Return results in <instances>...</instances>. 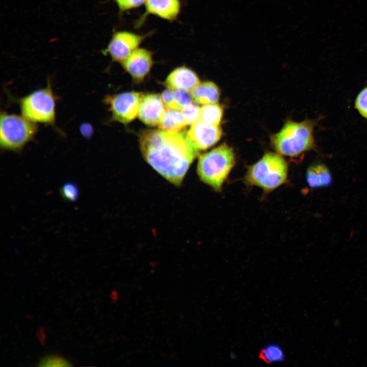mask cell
<instances>
[{
    "label": "cell",
    "mask_w": 367,
    "mask_h": 367,
    "mask_svg": "<svg viewBox=\"0 0 367 367\" xmlns=\"http://www.w3.org/2000/svg\"><path fill=\"white\" fill-rule=\"evenodd\" d=\"M260 358L266 363L281 362L284 358L281 348L277 345H271L265 347L259 353Z\"/></svg>",
    "instance_id": "18"
},
{
    "label": "cell",
    "mask_w": 367,
    "mask_h": 367,
    "mask_svg": "<svg viewBox=\"0 0 367 367\" xmlns=\"http://www.w3.org/2000/svg\"><path fill=\"white\" fill-rule=\"evenodd\" d=\"M38 366H70V362L63 357L57 354H48L42 357Z\"/></svg>",
    "instance_id": "19"
},
{
    "label": "cell",
    "mask_w": 367,
    "mask_h": 367,
    "mask_svg": "<svg viewBox=\"0 0 367 367\" xmlns=\"http://www.w3.org/2000/svg\"><path fill=\"white\" fill-rule=\"evenodd\" d=\"M306 177L308 186L311 188L326 187L332 181V176L329 169L322 163L310 166L307 170Z\"/></svg>",
    "instance_id": "15"
},
{
    "label": "cell",
    "mask_w": 367,
    "mask_h": 367,
    "mask_svg": "<svg viewBox=\"0 0 367 367\" xmlns=\"http://www.w3.org/2000/svg\"><path fill=\"white\" fill-rule=\"evenodd\" d=\"M121 64L136 81H141L149 73L153 64V54L146 48L138 47Z\"/></svg>",
    "instance_id": "10"
},
{
    "label": "cell",
    "mask_w": 367,
    "mask_h": 367,
    "mask_svg": "<svg viewBox=\"0 0 367 367\" xmlns=\"http://www.w3.org/2000/svg\"><path fill=\"white\" fill-rule=\"evenodd\" d=\"M35 123L24 116L1 114L0 144L5 150L19 151L35 135Z\"/></svg>",
    "instance_id": "5"
},
{
    "label": "cell",
    "mask_w": 367,
    "mask_h": 367,
    "mask_svg": "<svg viewBox=\"0 0 367 367\" xmlns=\"http://www.w3.org/2000/svg\"><path fill=\"white\" fill-rule=\"evenodd\" d=\"M355 108L363 117L367 119V86L357 95L355 100Z\"/></svg>",
    "instance_id": "22"
},
{
    "label": "cell",
    "mask_w": 367,
    "mask_h": 367,
    "mask_svg": "<svg viewBox=\"0 0 367 367\" xmlns=\"http://www.w3.org/2000/svg\"><path fill=\"white\" fill-rule=\"evenodd\" d=\"M178 110H181L186 106L192 103L190 91L185 90H173Z\"/></svg>",
    "instance_id": "23"
},
{
    "label": "cell",
    "mask_w": 367,
    "mask_h": 367,
    "mask_svg": "<svg viewBox=\"0 0 367 367\" xmlns=\"http://www.w3.org/2000/svg\"><path fill=\"white\" fill-rule=\"evenodd\" d=\"M20 107L22 115L32 122L54 124L55 98L50 83L21 98Z\"/></svg>",
    "instance_id": "6"
},
{
    "label": "cell",
    "mask_w": 367,
    "mask_h": 367,
    "mask_svg": "<svg viewBox=\"0 0 367 367\" xmlns=\"http://www.w3.org/2000/svg\"><path fill=\"white\" fill-rule=\"evenodd\" d=\"M60 192L63 198L69 202H74L79 196L77 186L71 182L64 184L60 189Z\"/></svg>",
    "instance_id": "20"
},
{
    "label": "cell",
    "mask_w": 367,
    "mask_h": 367,
    "mask_svg": "<svg viewBox=\"0 0 367 367\" xmlns=\"http://www.w3.org/2000/svg\"><path fill=\"white\" fill-rule=\"evenodd\" d=\"M187 125L181 110H166L159 124V128L170 133H178Z\"/></svg>",
    "instance_id": "16"
},
{
    "label": "cell",
    "mask_w": 367,
    "mask_h": 367,
    "mask_svg": "<svg viewBox=\"0 0 367 367\" xmlns=\"http://www.w3.org/2000/svg\"><path fill=\"white\" fill-rule=\"evenodd\" d=\"M165 107L161 96L156 94H142L138 116L145 124L157 125L166 111Z\"/></svg>",
    "instance_id": "12"
},
{
    "label": "cell",
    "mask_w": 367,
    "mask_h": 367,
    "mask_svg": "<svg viewBox=\"0 0 367 367\" xmlns=\"http://www.w3.org/2000/svg\"><path fill=\"white\" fill-rule=\"evenodd\" d=\"M187 135L194 147L199 151L214 145L220 139L222 131L219 126L199 120L192 124Z\"/></svg>",
    "instance_id": "9"
},
{
    "label": "cell",
    "mask_w": 367,
    "mask_h": 367,
    "mask_svg": "<svg viewBox=\"0 0 367 367\" xmlns=\"http://www.w3.org/2000/svg\"><path fill=\"white\" fill-rule=\"evenodd\" d=\"M161 98L167 109L178 110L173 90L168 89L162 94Z\"/></svg>",
    "instance_id": "25"
},
{
    "label": "cell",
    "mask_w": 367,
    "mask_h": 367,
    "mask_svg": "<svg viewBox=\"0 0 367 367\" xmlns=\"http://www.w3.org/2000/svg\"><path fill=\"white\" fill-rule=\"evenodd\" d=\"M223 112L222 107L217 103L204 105L200 108V120L209 125L219 126Z\"/></svg>",
    "instance_id": "17"
},
{
    "label": "cell",
    "mask_w": 367,
    "mask_h": 367,
    "mask_svg": "<svg viewBox=\"0 0 367 367\" xmlns=\"http://www.w3.org/2000/svg\"><path fill=\"white\" fill-rule=\"evenodd\" d=\"M142 95L132 91L107 97L106 102L110 106L112 119L124 124L132 121L138 116Z\"/></svg>",
    "instance_id": "8"
},
{
    "label": "cell",
    "mask_w": 367,
    "mask_h": 367,
    "mask_svg": "<svg viewBox=\"0 0 367 367\" xmlns=\"http://www.w3.org/2000/svg\"><path fill=\"white\" fill-rule=\"evenodd\" d=\"M140 149L146 161L162 176L180 186L198 151L187 135L162 130H147L140 137Z\"/></svg>",
    "instance_id": "1"
},
{
    "label": "cell",
    "mask_w": 367,
    "mask_h": 367,
    "mask_svg": "<svg viewBox=\"0 0 367 367\" xmlns=\"http://www.w3.org/2000/svg\"><path fill=\"white\" fill-rule=\"evenodd\" d=\"M118 294V293H116L115 291H114V293H112V295H113L112 299H113V300L115 301V300L117 299V297H118V294Z\"/></svg>",
    "instance_id": "26"
},
{
    "label": "cell",
    "mask_w": 367,
    "mask_h": 367,
    "mask_svg": "<svg viewBox=\"0 0 367 367\" xmlns=\"http://www.w3.org/2000/svg\"><path fill=\"white\" fill-rule=\"evenodd\" d=\"M116 4L119 12L123 13L126 11L136 9L145 4L146 0H114Z\"/></svg>",
    "instance_id": "24"
},
{
    "label": "cell",
    "mask_w": 367,
    "mask_h": 367,
    "mask_svg": "<svg viewBox=\"0 0 367 367\" xmlns=\"http://www.w3.org/2000/svg\"><path fill=\"white\" fill-rule=\"evenodd\" d=\"M190 93L196 103L203 105L217 103L220 97L219 88L212 82L200 83Z\"/></svg>",
    "instance_id": "14"
},
{
    "label": "cell",
    "mask_w": 367,
    "mask_h": 367,
    "mask_svg": "<svg viewBox=\"0 0 367 367\" xmlns=\"http://www.w3.org/2000/svg\"><path fill=\"white\" fill-rule=\"evenodd\" d=\"M200 83L197 74L186 66L179 67L174 69L165 81V85L169 89L189 91Z\"/></svg>",
    "instance_id": "13"
},
{
    "label": "cell",
    "mask_w": 367,
    "mask_h": 367,
    "mask_svg": "<svg viewBox=\"0 0 367 367\" xmlns=\"http://www.w3.org/2000/svg\"><path fill=\"white\" fill-rule=\"evenodd\" d=\"M145 12L140 17L137 25L142 24L149 15L157 16L170 22L178 18L181 9L180 0H146Z\"/></svg>",
    "instance_id": "11"
},
{
    "label": "cell",
    "mask_w": 367,
    "mask_h": 367,
    "mask_svg": "<svg viewBox=\"0 0 367 367\" xmlns=\"http://www.w3.org/2000/svg\"><path fill=\"white\" fill-rule=\"evenodd\" d=\"M287 170V164L280 155L268 152L248 168L245 181L249 186L271 191L286 181Z\"/></svg>",
    "instance_id": "4"
},
{
    "label": "cell",
    "mask_w": 367,
    "mask_h": 367,
    "mask_svg": "<svg viewBox=\"0 0 367 367\" xmlns=\"http://www.w3.org/2000/svg\"><path fill=\"white\" fill-rule=\"evenodd\" d=\"M314 122L305 120L300 122L290 121L273 137V143L280 154L296 156L313 149Z\"/></svg>",
    "instance_id": "3"
},
{
    "label": "cell",
    "mask_w": 367,
    "mask_h": 367,
    "mask_svg": "<svg viewBox=\"0 0 367 367\" xmlns=\"http://www.w3.org/2000/svg\"><path fill=\"white\" fill-rule=\"evenodd\" d=\"M148 34H139L128 31L114 32L102 53L109 55L115 62L122 63L135 49L139 47Z\"/></svg>",
    "instance_id": "7"
},
{
    "label": "cell",
    "mask_w": 367,
    "mask_h": 367,
    "mask_svg": "<svg viewBox=\"0 0 367 367\" xmlns=\"http://www.w3.org/2000/svg\"><path fill=\"white\" fill-rule=\"evenodd\" d=\"M181 111L187 124H193L200 120V108L194 103L184 107Z\"/></svg>",
    "instance_id": "21"
},
{
    "label": "cell",
    "mask_w": 367,
    "mask_h": 367,
    "mask_svg": "<svg viewBox=\"0 0 367 367\" xmlns=\"http://www.w3.org/2000/svg\"><path fill=\"white\" fill-rule=\"evenodd\" d=\"M235 164L232 149L223 144L200 155L197 173L200 179L216 191H220Z\"/></svg>",
    "instance_id": "2"
}]
</instances>
